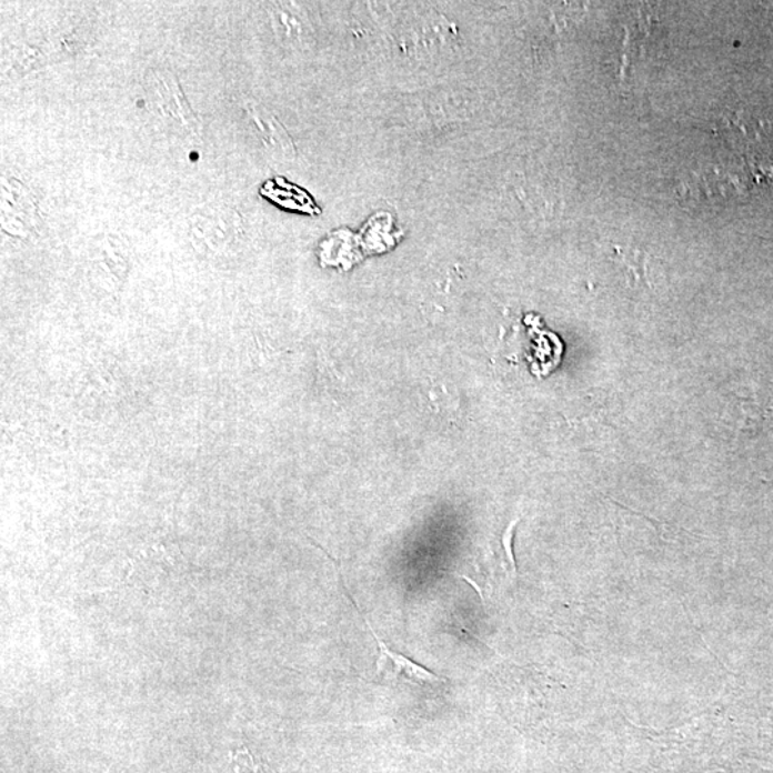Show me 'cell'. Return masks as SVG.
Segmentation results:
<instances>
[{
    "instance_id": "obj_2",
    "label": "cell",
    "mask_w": 773,
    "mask_h": 773,
    "mask_svg": "<svg viewBox=\"0 0 773 773\" xmlns=\"http://www.w3.org/2000/svg\"><path fill=\"white\" fill-rule=\"evenodd\" d=\"M232 761L235 763L238 773H264L260 763L257 762L252 753L248 751V747H241L235 752H232Z\"/></svg>"
},
{
    "instance_id": "obj_3",
    "label": "cell",
    "mask_w": 773,
    "mask_h": 773,
    "mask_svg": "<svg viewBox=\"0 0 773 773\" xmlns=\"http://www.w3.org/2000/svg\"><path fill=\"white\" fill-rule=\"evenodd\" d=\"M518 526V520L510 524L508 530H505L504 536H503V546L505 550V554H508V563H509V573L510 576L515 579L518 576V569H515V562H514V556L512 552V540H513V533L514 529Z\"/></svg>"
},
{
    "instance_id": "obj_1",
    "label": "cell",
    "mask_w": 773,
    "mask_h": 773,
    "mask_svg": "<svg viewBox=\"0 0 773 773\" xmlns=\"http://www.w3.org/2000/svg\"><path fill=\"white\" fill-rule=\"evenodd\" d=\"M361 616H363V613H361ZM363 618L365 623L369 624L370 632L375 638L377 644H379L380 657L379 661H377V673H379V675H393L394 677L403 679V681L413 683V685L418 686H435L444 682L443 679L435 675V673L410 661L409 657L391 651L389 644L374 632L373 626L367 621V618Z\"/></svg>"
}]
</instances>
